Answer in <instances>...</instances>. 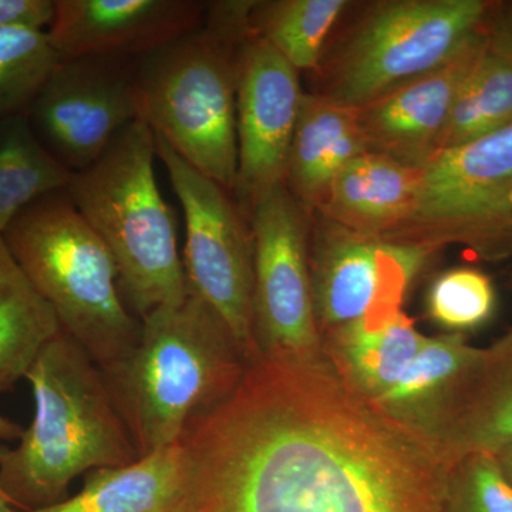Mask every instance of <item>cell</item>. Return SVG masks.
Wrapping results in <instances>:
<instances>
[{"label": "cell", "instance_id": "f546056e", "mask_svg": "<svg viewBox=\"0 0 512 512\" xmlns=\"http://www.w3.org/2000/svg\"><path fill=\"white\" fill-rule=\"evenodd\" d=\"M55 15V0H0V28L43 29Z\"/></svg>", "mask_w": 512, "mask_h": 512}, {"label": "cell", "instance_id": "cb8c5ba5", "mask_svg": "<svg viewBox=\"0 0 512 512\" xmlns=\"http://www.w3.org/2000/svg\"><path fill=\"white\" fill-rule=\"evenodd\" d=\"M346 0H266L252 2L249 33L261 37L298 72L316 70Z\"/></svg>", "mask_w": 512, "mask_h": 512}, {"label": "cell", "instance_id": "d6a6232c", "mask_svg": "<svg viewBox=\"0 0 512 512\" xmlns=\"http://www.w3.org/2000/svg\"><path fill=\"white\" fill-rule=\"evenodd\" d=\"M498 464H500L501 470H503L504 476L508 478V481L512 484V446L503 448L495 454Z\"/></svg>", "mask_w": 512, "mask_h": 512}, {"label": "cell", "instance_id": "3957f363", "mask_svg": "<svg viewBox=\"0 0 512 512\" xmlns=\"http://www.w3.org/2000/svg\"><path fill=\"white\" fill-rule=\"evenodd\" d=\"M248 365L227 323L198 296L147 313L137 348L106 376L138 458L181 443L231 397Z\"/></svg>", "mask_w": 512, "mask_h": 512}, {"label": "cell", "instance_id": "6da1fadb", "mask_svg": "<svg viewBox=\"0 0 512 512\" xmlns=\"http://www.w3.org/2000/svg\"><path fill=\"white\" fill-rule=\"evenodd\" d=\"M187 512H443L450 468L325 356H259L183 440Z\"/></svg>", "mask_w": 512, "mask_h": 512}, {"label": "cell", "instance_id": "4fadbf2b", "mask_svg": "<svg viewBox=\"0 0 512 512\" xmlns=\"http://www.w3.org/2000/svg\"><path fill=\"white\" fill-rule=\"evenodd\" d=\"M302 97L298 70L264 39L249 33L239 55L238 171L232 191L248 221L262 195L285 185Z\"/></svg>", "mask_w": 512, "mask_h": 512}, {"label": "cell", "instance_id": "7a4b0ae2", "mask_svg": "<svg viewBox=\"0 0 512 512\" xmlns=\"http://www.w3.org/2000/svg\"><path fill=\"white\" fill-rule=\"evenodd\" d=\"M26 380L35 417L18 446L0 444V485L19 511L66 500L74 478L138 460L103 370L60 330L43 346Z\"/></svg>", "mask_w": 512, "mask_h": 512}, {"label": "cell", "instance_id": "8fae6325", "mask_svg": "<svg viewBox=\"0 0 512 512\" xmlns=\"http://www.w3.org/2000/svg\"><path fill=\"white\" fill-rule=\"evenodd\" d=\"M436 252L359 234L322 218L309 238L320 338L375 313L402 308Z\"/></svg>", "mask_w": 512, "mask_h": 512}, {"label": "cell", "instance_id": "2e32d148", "mask_svg": "<svg viewBox=\"0 0 512 512\" xmlns=\"http://www.w3.org/2000/svg\"><path fill=\"white\" fill-rule=\"evenodd\" d=\"M429 444L448 468L471 454L512 446V330L477 355L454 380Z\"/></svg>", "mask_w": 512, "mask_h": 512}, {"label": "cell", "instance_id": "30bf717a", "mask_svg": "<svg viewBox=\"0 0 512 512\" xmlns=\"http://www.w3.org/2000/svg\"><path fill=\"white\" fill-rule=\"evenodd\" d=\"M136 59L62 60L28 114L42 146L72 173L99 160L128 124L140 119Z\"/></svg>", "mask_w": 512, "mask_h": 512}, {"label": "cell", "instance_id": "83f0119b", "mask_svg": "<svg viewBox=\"0 0 512 512\" xmlns=\"http://www.w3.org/2000/svg\"><path fill=\"white\" fill-rule=\"evenodd\" d=\"M443 512H512V484L493 454H471L450 468Z\"/></svg>", "mask_w": 512, "mask_h": 512}, {"label": "cell", "instance_id": "836d02e7", "mask_svg": "<svg viewBox=\"0 0 512 512\" xmlns=\"http://www.w3.org/2000/svg\"><path fill=\"white\" fill-rule=\"evenodd\" d=\"M0 512H22L10 503L8 495L3 491L2 485H0Z\"/></svg>", "mask_w": 512, "mask_h": 512}, {"label": "cell", "instance_id": "484cf974", "mask_svg": "<svg viewBox=\"0 0 512 512\" xmlns=\"http://www.w3.org/2000/svg\"><path fill=\"white\" fill-rule=\"evenodd\" d=\"M60 62L47 30L0 28V120L28 114Z\"/></svg>", "mask_w": 512, "mask_h": 512}, {"label": "cell", "instance_id": "d4e9b609", "mask_svg": "<svg viewBox=\"0 0 512 512\" xmlns=\"http://www.w3.org/2000/svg\"><path fill=\"white\" fill-rule=\"evenodd\" d=\"M512 126V64L485 47L464 80L440 150L461 146Z\"/></svg>", "mask_w": 512, "mask_h": 512}, {"label": "cell", "instance_id": "603a6c76", "mask_svg": "<svg viewBox=\"0 0 512 512\" xmlns=\"http://www.w3.org/2000/svg\"><path fill=\"white\" fill-rule=\"evenodd\" d=\"M72 175L37 140L26 114L0 120V235L30 204L66 190Z\"/></svg>", "mask_w": 512, "mask_h": 512}, {"label": "cell", "instance_id": "4dcf8cb0", "mask_svg": "<svg viewBox=\"0 0 512 512\" xmlns=\"http://www.w3.org/2000/svg\"><path fill=\"white\" fill-rule=\"evenodd\" d=\"M483 32L488 47L512 64V2L491 3Z\"/></svg>", "mask_w": 512, "mask_h": 512}, {"label": "cell", "instance_id": "e0dca14e", "mask_svg": "<svg viewBox=\"0 0 512 512\" xmlns=\"http://www.w3.org/2000/svg\"><path fill=\"white\" fill-rule=\"evenodd\" d=\"M191 491V454L181 441L128 466L89 471L79 494L22 512H187Z\"/></svg>", "mask_w": 512, "mask_h": 512}, {"label": "cell", "instance_id": "d6986e66", "mask_svg": "<svg viewBox=\"0 0 512 512\" xmlns=\"http://www.w3.org/2000/svg\"><path fill=\"white\" fill-rule=\"evenodd\" d=\"M366 153L357 109L303 93L286 163V190L303 210L316 211L336 175Z\"/></svg>", "mask_w": 512, "mask_h": 512}, {"label": "cell", "instance_id": "7402d4cb", "mask_svg": "<svg viewBox=\"0 0 512 512\" xmlns=\"http://www.w3.org/2000/svg\"><path fill=\"white\" fill-rule=\"evenodd\" d=\"M60 330L55 312L0 235V396L25 379L40 350Z\"/></svg>", "mask_w": 512, "mask_h": 512}, {"label": "cell", "instance_id": "5b68a950", "mask_svg": "<svg viewBox=\"0 0 512 512\" xmlns=\"http://www.w3.org/2000/svg\"><path fill=\"white\" fill-rule=\"evenodd\" d=\"M156 136L136 120L90 167L73 173L66 192L109 249L121 295L138 319L187 298L174 212L158 190Z\"/></svg>", "mask_w": 512, "mask_h": 512}, {"label": "cell", "instance_id": "8992f818", "mask_svg": "<svg viewBox=\"0 0 512 512\" xmlns=\"http://www.w3.org/2000/svg\"><path fill=\"white\" fill-rule=\"evenodd\" d=\"M60 329L111 375L137 348L141 320L121 295L116 262L66 190L30 204L2 235Z\"/></svg>", "mask_w": 512, "mask_h": 512}, {"label": "cell", "instance_id": "ba28073f", "mask_svg": "<svg viewBox=\"0 0 512 512\" xmlns=\"http://www.w3.org/2000/svg\"><path fill=\"white\" fill-rule=\"evenodd\" d=\"M163 161L185 217L184 274L187 292L227 323L248 363L258 359L252 330L254 241L251 224L232 192L195 170L157 134Z\"/></svg>", "mask_w": 512, "mask_h": 512}, {"label": "cell", "instance_id": "4316f807", "mask_svg": "<svg viewBox=\"0 0 512 512\" xmlns=\"http://www.w3.org/2000/svg\"><path fill=\"white\" fill-rule=\"evenodd\" d=\"M497 308L493 279L481 269L457 266L441 272L426 295L429 318L447 333L466 336L487 325Z\"/></svg>", "mask_w": 512, "mask_h": 512}, {"label": "cell", "instance_id": "9a60e30c", "mask_svg": "<svg viewBox=\"0 0 512 512\" xmlns=\"http://www.w3.org/2000/svg\"><path fill=\"white\" fill-rule=\"evenodd\" d=\"M485 47L481 28L448 62L359 107L370 153L412 168L423 167L439 153L458 92Z\"/></svg>", "mask_w": 512, "mask_h": 512}, {"label": "cell", "instance_id": "5bb4252c", "mask_svg": "<svg viewBox=\"0 0 512 512\" xmlns=\"http://www.w3.org/2000/svg\"><path fill=\"white\" fill-rule=\"evenodd\" d=\"M201 0H55L47 35L60 59H138L204 22Z\"/></svg>", "mask_w": 512, "mask_h": 512}, {"label": "cell", "instance_id": "277c9868", "mask_svg": "<svg viewBox=\"0 0 512 512\" xmlns=\"http://www.w3.org/2000/svg\"><path fill=\"white\" fill-rule=\"evenodd\" d=\"M252 2H208L204 22L134 60L140 120L175 153L234 191L239 55Z\"/></svg>", "mask_w": 512, "mask_h": 512}, {"label": "cell", "instance_id": "ac0fdd59", "mask_svg": "<svg viewBox=\"0 0 512 512\" xmlns=\"http://www.w3.org/2000/svg\"><path fill=\"white\" fill-rule=\"evenodd\" d=\"M426 340L400 308L326 333L322 352L340 382L372 404L399 382Z\"/></svg>", "mask_w": 512, "mask_h": 512}, {"label": "cell", "instance_id": "f1b7e54d", "mask_svg": "<svg viewBox=\"0 0 512 512\" xmlns=\"http://www.w3.org/2000/svg\"><path fill=\"white\" fill-rule=\"evenodd\" d=\"M485 259H504L512 256V177L503 192L466 242Z\"/></svg>", "mask_w": 512, "mask_h": 512}, {"label": "cell", "instance_id": "7c38bea8", "mask_svg": "<svg viewBox=\"0 0 512 512\" xmlns=\"http://www.w3.org/2000/svg\"><path fill=\"white\" fill-rule=\"evenodd\" d=\"M511 177L512 126L444 148L420 168L412 215L387 241L434 252L466 245Z\"/></svg>", "mask_w": 512, "mask_h": 512}, {"label": "cell", "instance_id": "44dd1931", "mask_svg": "<svg viewBox=\"0 0 512 512\" xmlns=\"http://www.w3.org/2000/svg\"><path fill=\"white\" fill-rule=\"evenodd\" d=\"M477 352L464 335L427 336L399 382L370 406L426 443L454 380Z\"/></svg>", "mask_w": 512, "mask_h": 512}, {"label": "cell", "instance_id": "9c48e42d", "mask_svg": "<svg viewBox=\"0 0 512 512\" xmlns=\"http://www.w3.org/2000/svg\"><path fill=\"white\" fill-rule=\"evenodd\" d=\"M254 241L252 330L259 356L319 357L306 211L278 185L251 214Z\"/></svg>", "mask_w": 512, "mask_h": 512}, {"label": "cell", "instance_id": "ffe728a7", "mask_svg": "<svg viewBox=\"0 0 512 512\" xmlns=\"http://www.w3.org/2000/svg\"><path fill=\"white\" fill-rule=\"evenodd\" d=\"M419 180L420 168L366 153L336 175L316 212L350 231L386 239L412 215Z\"/></svg>", "mask_w": 512, "mask_h": 512}, {"label": "cell", "instance_id": "52a82bcc", "mask_svg": "<svg viewBox=\"0 0 512 512\" xmlns=\"http://www.w3.org/2000/svg\"><path fill=\"white\" fill-rule=\"evenodd\" d=\"M487 0H384L366 10L320 63V96L365 106L437 69L483 28Z\"/></svg>", "mask_w": 512, "mask_h": 512}, {"label": "cell", "instance_id": "1f68e13d", "mask_svg": "<svg viewBox=\"0 0 512 512\" xmlns=\"http://www.w3.org/2000/svg\"><path fill=\"white\" fill-rule=\"evenodd\" d=\"M23 427L0 414V440L16 441L22 436Z\"/></svg>", "mask_w": 512, "mask_h": 512}]
</instances>
